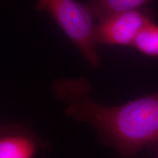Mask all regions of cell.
<instances>
[{
  "mask_svg": "<svg viewBox=\"0 0 158 158\" xmlns=\"http://www.w3.org/2000/svg\"><path fill=\"white\" fill-rule=\"evenodd\" d=\"M51 87L67 116L90 125L101 143L122 157H134L158 145V90L120 106H105L90 96L91 85L84 77L57 78Z\"/></svg>",
  "mask_w": 158,
  "mask_h": 158,
  "instance_id": "obj_1",
  "label": "cell"
},
{
  "mask_svg": "<svg viewBox=\"0 0 158 158\" xmlns=\"http://www.w3.org/2000/svg\"><path fill=\"white\" fill-rule=\"evenodd\" d=\"M157 158H158V155H157Z\"/></svg>",
  "mask_w": 158,
  "mask_h": 158,
  "instance_id": "obj_7",
  "label": "cell"
},
{
  "mask_svg": "<svg viewBox=\"0 0 158 158\" xmlns=\"http://www.w3.org/2000/svg\"><path fill=\"white\" fill-rule=\"evenodd\" d=\"M38 11L47 12L93 68L101 64L97 52V26L85 4L75 0H37Z\"/></svg>",
  "mask_w": 158,
  "mask_h": 158,
  "instance_id": "obj_2",
  "label": "cell"
},
{
  "mask_svg": "<svg viewBox=\"0 0 158 158\" xmlns=\"http://www.w3.org/2000/svg\"><path fill=\"white\" fill-rule=\"evenodd\" d=\"M133 46L147 56L158 57V25L150 20L142 27Z\"/></svg>",
  "mask_w": 158,
  "mask_h": 158,
  "instance_id": "obj_6",
  "label": "cell"
},
{
  "mask_svg": "<svg viewBox=\"0 0 158 158\" xmlns=\"http://www.w3.org/2000/svg\"><path fill=\"white\" fill-rule=\"evenodd\" d=\"M150 0H90L86 7L94 20H101L117 13L135 10Z\"/></svg>",
  "mask_w": 158,
  "mask_h": 158,
  "instance_id": "obj_5",
  "label": "cell"
},
{
  "mask_svg": "<svg viewBox=\"0 0 158 158\" xmlns=\"http://www.w3.org/2000/svg\"><path fill=\"white\" fill-rule=\"evenodd\" d=\"M150 20H152L150 14L139 10L106 18L99 21L97 26L98 45L133 46L138 32Z\"/></svg>",
  "mask_w": 158,
  "mask_h": 158,
  "instance_id": "obj_3",
  "label": "cell"
},
{
  "mask_svg": "<svg viewBox=\"0 0 158 158\" xmlns=\"http://www.w3.org/2000/svg\"><path fill=\"white\" fill-rule=\"evenodd\" d=\"M40 144L37 138L15 125L1 128L0 158H34Z\"/></svg>",
  "mask_w": 158,
  "mask_h": 158,
  "instance_id": "obj_4",
  "label": "cell"
}]
</instances>
